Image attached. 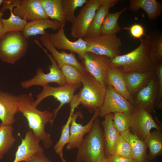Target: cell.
Instances as JSON below:
<instances>
[{
  "mask_svg": "<svg viewBox=\"0 0 162 162\" xmlns=\"http://www.w3.org/2000/svg\"><path fill=\"white\" fill-rule=\"evenodd\" d=\"M7 0H0V6L6 1Z\"/></svg>",
  "mask_w": 162,
  "mask_h": 162,
  "instance_id": "ee69618b",
  "label": "cell"
},
{
  "mask_svg": "<svg viewBox=\"0 0 162 162\" xmlns=\"http://www.w3.org/2000/svg\"><path fill=\"white\" fill-rule=\"evenodd\" d=\"M106 157L108 162H135L132 158H124L113 154Z\"/></svg>",
  "mask_w": 162,
  "mask_h": 162,
  "instance_id": "60d3db41",
  "label": "cell"
},
{
  "mask_svg": "<svg viewBox=\"0 0 162 162\" xmlns=\"http://www.w3.org/2000/svg\"><path fill=\"white\" fill-rule=\"evenodd\" d=\"M99 109H97L92 118L85 125L77 123L76 118L80 114L77 112L72 116L70 127V134L69 141L67 144L66 149L70 150L78 148L83 140V137L90 130L95 119L99 116Z\"/></svg>",
  "mask_w": 162,
  "mask_h": 162,
  "instance_id": "2e32d148",
  "label": "cell"
},
{
  "mask_svg": "<svg viewBox=\"0 0 162 162\" xmlns=\"http://www.w3.org/2000/svg\"><path fill=\"white\" fill-rule=\"evenodd\" d=\"M13 11L15 15L27 22L49 18L40 0H17L16 7Z\"/></svg>",
  "mask_w": 162,
  "mask_h": 162,
  "instance_id": "9a60e30c",
  "label": "cell"
},
{
  "mask_svg": "<svg viewBox=\"0 0 162 162\" xmlns=\"http://www.w3.org/2000/svg\"><path fill=\"white\" fill-rule=\"evenodd\" d=\"M18 112H21L26 118L30 129L39 142H42L46 148L53 145L50 134L46 132L45 126L50 123L52 126L54 119V114L47 110L40 111L37 108L32 93L23 94L17 95Z\"/></svg>",
  "mask_w": 162,
  "mask_h": 162,
  "instance_id": "6da1fadb",
  "label": "cell"
},
{
  "mask_svg": "<svg viewBox=\"0 0 162 162\" xmlns=\"http://www.w3.org/2000/svg\"><path fill=\"white\" fill-rule=\"evenodd\" d=\"M12 125L0 124V160L14 144L16 138L13 135Z\"/></svg>",
  "mask_w": 162,
  "mask_h": 162,
  "instance_id": "4dcf8cb0",
  "label": "cell"
},
{
  "mask_svg": "<svg viewBox=\"0 0 162 162\" xmlns=\"http://www.w3.org/2000/svg\"><path fill=\"white\" fill-rule=\"evenodd\" d=\"M123 28L129 31L130 35L134 38L140 39L143 36L145 35L144 28L140 24H134L129 27H124Z\"/></svg>",
  "mask_w": 162,
  "mask_h": 162,
  "instance_id": "f35d334b",
  "label": "cell"
},
{
  "mask_svg": "<svg viewBox=\"0 0 162 162\" xmlns=\"http://www.w3.org/2000/svg\"><path fill=\"white\" fill-rule=\"evenodd\" d=\"M28 42L22 32H6L0 38V58L3 62L14 64L25 54Z\"/></svg>",
  "mask_w": 162,
  "mask_h": 162,
  "instance_id": "5b68a950",
  "label": "cell"
},
{
  "mask_svg": "<svg viewBox=\"0 0 162 162\" xmlns=\"http://www.w3.org/2000/svg\"><path fill=\"white\" fill-rule=\"evenodd\" d=\"M113 114V124L118 132L120 134L130 129L132 122V113L118 112Z\"/></svg>",
  "mask_w": 162,
  "mask_h": 162,
  "instance_id": "e575fe53",
  "label": "cell"
},
{
  "mask_svg": "<svg viewBox=\"0 0 162 162\" xmlns=\"http://www.w3.org/2000/svg\"><path fill=\"white\" fill-rule=\"evenodd\" d=\"M114 114L106 115L101 123L103 128L105 143V155L108 156L113 154L114 146L120 134L115 129L113 122Z\"/></svg>",
  "mask_w": 162,
  "mask_h": 162,
  "instance_id": "cb8c5ba5",
  "label": "cell"
},
{
  "mask_svg": "<svg viewBox=\"0 0 162 162\" xmlns=\"http://www.w3.org/2000/svg\"><path fill=\"white\" fill-rule=\"evenodd\" d=\"M158 95V79L155 74L148 84L133 97L134 105L142 107L151 114L154 111Z\"/></svg>",
  "mask_w": 162,
  "mask_h": 162,
  "instance_id": "4fadbf2b",
  "label": "cell"
},
{
  "mask_svg": "<svg viewBox=\"0 0 162 162\" xmlns=\"http://www.w3.org/2000/svg\"><path fill=\"white\" fill-rule=\"evenodd\" d=\"M58 21L48 19H40L27 22L22 33L27 39L30 37L40 34L44 35L46 33L45 30L50 28L58 31L61 26Z\"/></svg>",
  "mask_w": 162,
  "mask_h": 162,
  "instance_id": "44dd1931",
  "label": "cell"
},
{
  "mask_svg": "<svg viewBox=\"0 0 162 162\" xmlns=\"http://www.w3.org/2000/svg\"><path fill=\"white\" fill-rule=\"evenodd\" d=\"M39 142L34 137L32 130L29 129L24 138L21 139V142L18 146L12 162H24L37 152H44Z\"/></svg>",
  "mask_w": 162,
  "mask_h": 162,
  "instance_id": "d6986e66",
  "label": "cell"
},
{
  "mask_svg": "<svg viewBox=\"0 0 162 162\" xmlns=\"http://www.w3.org/2000/svg\"><path fill=\"white\" fill-rule=\"evenodd\" d=\"M129 3V9L130 11L136 13L140 9H142L151 21L158 18L162 13V4L157 0H130Z\"/></svg>",
  "mask_w": 162,
  "mask_h": 162,
  "instance_id": "d4e9b609",
  "label": "cell"
},
{
  "mask_svg": "<svg viewBox=\"0 0 162 162\" xmlns=\"http://www.w3.org/2000/svg\"><path fill=\"white\" fill-rule=\"evenodd\" d=\"M65 25L62 24L57 32L49 34L50 41L56 49L70 51L82 57L86 52V42L83 38L72 41L66 37L64 30Z\"/></svg>",
  "mask_w": 162,
  "mask_h": 162,
  "instance_id": "5bb4252c",
  "label": "cell"
},
{
  "mask_svg": "<svg viewBox=\"0 0 162 162\" xmlns=\"http://www.w3.org/2000/svg\"><path fill=\"white\" fill-rule=\"evenodd\" d=\"M77 148L75 162H96L105 156L103 132L98 116Z\"/></svg>",
  "mask_w": 162,
  "mask_h": 162,
  "instance_id": "3957f363",
  "label": "cell"
},
{
  "mask_svg": "<svg viewBox=\"0 0 162 162\" xmlns=\"http://www.w3.org/2000/svg\"><path fill=\"white\" fill-rule=\"evenodd\" d=\"M146 162H149V161H147Z\"/></svg>",
  "mask_w": 162,
  "mask_h": 162,
  "instance_id": "f6af8a7d",
  "label": "cell"
},
{
  "mask_svg": "<svg viewBox=\"0 0 162 162\" xmlns=\"http://www.w3.org/2000/svg\"><path fill=\"white\" fill-rule=\"evenodd\" d=\"M139 46L132 51L111 59L110 67L123 73L145 72L154 70L157 65L148 49L146 40L140 39Z\"/></svg>",
  "mask_w": 162,
  "mask_h": 162,
  "instance_id": "7a4b0ae2",
  "label": "cell"
},
{
  "mask_svg": "<svg viewBox=\"0 0 162 162\" xmlns=\"http://www.w3.org/2000/svg\"><path fill=\"white\" fill-rule=\"evenodd\" d=\"M143 141L149 150L148 160H154L162 154V131L156 130L150 132Z\"/></svg>",
  "mask_w": 162,
  "mask_h": 162,
  "instance_id": "f1b7e54d",
  "label": "cell"
},
{
  "mask_svg": "<svg viewBox=\"0 0 162 162\" xmlns=\"http://www.w3.org/2000/svg\"><path fill=\"white\" fill-rule=\"evenodd\" d=\"M153 128L157 130H162V124L157 116H155L154 119L151 113L142 107L135 105L132 113L131 132L144 140Z\"/></svg>",
  "mask_w": 162,
  "mask_h": 162,
  "instance_id": "ba28073f",
  "label": "cell"
},
{
  "mask_svg": "<svg viewBox=\"0 0 162 162\" xmlns=\"http://www.w3.org/2000/svg\"><path fill=\"white\" fill-rule=\"evenodd\" d=\"M86 70L99 82L107 87V71L111 59L106 56L86 52L81 57Z\"/></svg>",
  "mask_w": 162,
  "mask_h": 162,
  "instance_id": "7c38bea8",
  "label": "cell"
},
{
  "mask_svg": "<svg viewBox=\"0 0 162 162\" xmlns=\"http://www.w3.org/2000/svg\"><path fill=\"white\" fill-rule=\"evenodd\" d=\"M120 135L130 144L133 159L135 162H146L148 161L147 153V147L143 140L131 133L130 129Z\"/></svg>",
  "mask_w": 162,
  "mask_h": 162,
  "instance_id": "603a6c76",
  "label": "cell"
},
{
  "mask_svg": "<svg viewBox=\"0 0 162 162\" xmlns=\"http://www.w3.org/2000/svg\"><path fill=\"white\" fill-rule=\"evenodd\" d=\"M60 68L67 84L73 86L81 85L82 74L76 68L71 65L65 64Z\"/></svg>",
  "mask_w": 162,
  "mask_h": 162,
  "instance_id": "836d02e7",
  "label": "cell"
},
{
  "mask_svg": "<svg viewBox=\"0 0 162 162\" xmlns=\"http://www.w3.org/2000/svg\"><path fill=\"white\" fill-rule=\"evenodd\" d=\"M4 13L0 11V38L4 34V28L2 22V16Z\"/></svg>",
  "mask_w": 162,
  "mask_h": 162,
  "instance_id": "b9f144b4",
  "label": "cell"
},
{
  "mask_svg": "<svg viewBox=\"0 0 162 162\" xmlns=\"http://www.w3.org/2000/svg\"><path fill=\"white\" fill-rule=\"evenodd\" d=\"M154 71L158 79V95L155 107L162 109V63L156 65Z\"/></svg>",
  "mask_w": 162,
  "mask_h": 162,
  "instance_id": "74e56055",
  "label": "cell"
},
{
  "mask_svg": "<svg viewBox=\"0 0 162 162\" xmlns=\"http://www.w3.org/2000/svg\"><path fill=\"white\" fill-rule=\"evenodd\" d=\"M74 110L70 108V115L67 121L62 127L60 137L53 147L55 153L58 155L62 162H67L63 157V151L64 147L69 141L71 121Z\"/></svg>",
  "mask_w": 162,
  "mask_h": 162,
  "instance_id": "1f68e13d",
  "label": "cell"
},
{
  "mask_svg": "<svg viewBox=\"0 0 162 162\" xmlns=\"http://www.w3.org/2000/svg\"><path fill=\"white\" fill-rule=\"evenodd\" d=\"M82 83L83 87L74 98L79 104H81L92 113L102 104L106 87L86 71L82 74Z\"/></svg>",
  "mask_w": 162,
  "mask_h": 162,
  "instance_id": "277c9868",
  "label": "cell"
},
{
  "mask_svg": "<svg viewBox=\"0 0 162 162\" xmlns=\"http://www.w3.org/2000/svg\"><path fill=\"white\" fill-rule=\"evenodd\" d=\"M40 1L49 18L59 21L61 25H65L67 20L63 8L62 0Z\"/></svg>",
  "mask_w": 162,
  "mask_h": 162,
  "instance_id": "83f0119b",
  "label": "cell"
},
{
  "mask_svg": "<svg viewBox=\"0 0 162 162\" xmlns=\"http://www.w3.org/2000/svg\"><path fill=\"white\" fill-rule=\"evenodd\" d=\"M24 162H52L48 159L44 152H37L28 158Z\"/></svg>",
  "mask_w": 162,
  "mask_h": 162,
  "instance_id": "ab89813d",
  "label": "cell"
},
{
  "mask_svg": "<svg viewBox=\"0 0 162 162\" xmlns=\"http://www.w3.org/2000/svg\"><path fill=\"white\" fill-rule=\"evenodd\" d=\"M123 73L119 70L110 67L107 71L106 84L134 106L133 100L130 96L123 76Z\"/></svg>",
  "mask_w": 162,
  "mask_h": 162,
  "instance_id": "484cf974",
  "label": "cell"
},
{
  "mask_svg": "<svg viewBox=\"0 0 162 162\" xmlns=\"http://www.w3.org/2000/svg\"><path fill=\"white\" fill-rule=\"evenodd\" d=\"M103 0H88L72 23L70 35L73 38L79 39L85 37L97 10L102 4Z\"/></svg>",
  "mask_w": 162,
  "mask_h": 162,
  "instance_id": "9c48e42d",
  "label": "cell"
},
{
  "mask_svg": "<svg viewBox=\"0 0 162 162\" xmlns=\"http://www.w3.org/2000/svg\"><path fill=\"white\" fill-rule=\"evenodd\" d=\"M155 74L154 70L123 73L128 91L133 100V97L148 84Z\"/></svg>",
  "mask_w": 162,
  "mask_h": 162,
  "instance_id": "ffe728a7",
  "label": "cell"
},
{
  "mask_svg": "<svg viewBox=\"0 0 162 162\" xmlns=\"http://www.w3.org/2000/svg\"><path fill=\"white\" fill-rule=\"evenodd\" d=\"M86 42V52L106 56L112 59L120 55L122 39L116 35L101 34L92 38H84Z\"/></svg>",
  "mask_w": 162,
  "mask_h": 162,
  "instance_id": "52a82bcc",
  "label": "cell"
},
{
  "mask_svg": "<svg viewBox=\"0 0 162 162\" xmlns=\"http://www.w3.org/2000/svg\"><path fill=\"white\" fill-rule=\"evenodd\" d=\"M35 43L46 53L51 61V64L48 66L49 72L45 74L41 68H38L36 75L33 78L20 82L21 86L25 89L36 86L43 87L51 82L57 83L60 86L66 85L65 79L62 71L52 55L48 53L38 41H36Z\"/></svg>",
  "mask_w": 162,
  "mask_h": 162,
  "instance_id": "8992f818",
  "label": "cell"
},
{
  "mask_svg": "<svg viewBox=\"0 0 162 162\" xmlns=\"http://www.w3.org/2000/svg\"><path fill=\"white\" fill-rule=\"evenodd\" d=\"M127 9L125 7L114 13H109L105 18L100 29L102 34L114 35L121 30L118 20L121 15Z\"/></svg>",
  "mask_w": 162,
  "mask_h": 162,
  "instance_id": "f546056e",
  "label": "cell"
},
{
  "mask_svg": "<svg viewBox=\"0 0 162 162\" xmlns=\"http://www.w3.org/2000/svg\"><path fill=\"white\" fill-rule=\"evenodd\" d=\"M96 162H108L106 156Z\"/></svg>",
  "mask_w": 162,
  "mask_h": 162,
  "instance_id": "7bdbcfd3",
  "label": "cell"
},
{
  "mask_svg": "<svg viewBox=\"0 0 162 162\" xmlns=\"http://www.w3.org/2000/svg\"><path fill=\"white\" fill-rule=\"evenodd\" d=\"M80 86H73L66 84L63 86L54 87L47 85L43 87L42 91L37 95L36 99L34 100V104L37 106L44 99L49 96L53 97L60 103L59 106L52 111L55 119L62 106L66 104L70 103L72 100L75 91Z\"/></svg>",
  "mask_w": 162,
  "mask_h": 162,
  "instance_id": "8fae6325",
  "label": "cell"
},
{
  "mask_svg": "<svg viewBox=\"0 0 162 162\" xmlns=\"http://www.w3.org/2000/svg\"><path fill=\"white\" fill-rule=\"evenodd\" d=\"M119 1V0H103L102 4L97 10L85 38H93L101 34V26L105 18L109 13L110 9Z\"/></svg>",
  "mask_w": 162,
  "mask_h": 162,
  "instance_id": "7402d4cb",
  "label": "cell"
},
{
  "mask_svg": "<svg viewBox=\"0 0 162 162\" xmlns=\"http://www.w3.org/2000/svg\"><path fill=\"white\" fill-rule=\"evenodd\" d=\"M49 35L46 32L44 35L40 37V40L46 49L51 53L58 67L60 68L64 65H70L75 67L82 74L84 73L86 70L84 66L79 62L75 55L72 53H68L63 51H58L51 43Z\"/></svg>",
  "mask_w": 162,
  "mask_h": 162,
  "instance_id": "e0dca14e",
  "label": "cell"
},
{
  "mask_svg": "<svg viewBox=\"0 0 162 162\" xmlns=\"http://www.w3.org/2000/svg\"><path fill=\"white\" fill-rule=\"evenodd\" d=\"M134 106L117 92L111 86H107L104 98L99 108V116L104 118L106 115L115 112L132 113Z\"/></svg>",
  "mask_w": 162,
  "mask_h": 162,
  "instance_id": "30bf717a",
  "label": "cell"
},
{
  "mask_svg": "<svg viewBox=\"0 0 162 162\" xmlns=\"http://www.w3.org/2000/svg\"><path fill=\"white\" fill-rule=\"evenodd\" d=\"M113 154L133 159L130 144L120 134L114 146Z\"/></svg>",
  "mask_w": 162,
  "mask_h": 162,
  "instance_id": "8d00e7d4",
  "label": "cell"
},
{
  "mask_svg": "<svg viewBox=\"0 0 162 162\" xmlns=\"http://www.w3.org/2000/svg\"><path fill=\"white\" fill-rule=\"evenodd\" d=\"M147 45L153 59L157 64L162 63V33L155 30L145 34Z\"/></svg>",
  "mask_w": 162,
  "mask_h": 162,
  "instance_id": "4316f807",
  "label": "cell"
},
{
  "mask_svg": "<svg viewBox=\"0 0 162 162\" xmlns=\"http://www.w3.org/2000/svg\"><path fill=\"white\" fill-rule=\"evenodd\" d=\"M13 8L10 5H8L6 9L9 10L10 16L8 19L2 18V19L4 33L14 31L22 32L27 22L26 21L14 14L13 11Z\"/></svg>",
  "mask_w": 162,
  "mask_h": 162,
  "instance_id": "d6a6232c",
  "label": "cell"
},
{
  "mask_svg": "<svg viewBox=\"0 0 162 162\" xmlns=\"http://www.w3.org/2000/svg\"><path fill=\"white\" fill-rule=\"evenodd\" d=\"M17 112V95L0 91L1 124L12 125L16 121L15 115Z\"/></svg>",
  "mask_w": 162,
  "mask_h": 162,
  "instance_id": "ac0fdd59",
  "label": "cell"
},
{
  "mask_svg": "<svg viewBox=\"0 0 162 162\" xmlns=\"http://www.w3.org/2000/svg\"><path fill=\"white\" fill-rule=\"evenodd\" d=\"M88 0H62V4L67 21L72 23L75 18V11L85 4Z\"/></svg>",
  "mask_w": 162,
  "mask_h": 162,
  "instance_id": "d590c367",
  "label": "cell"
}]
</instances>
